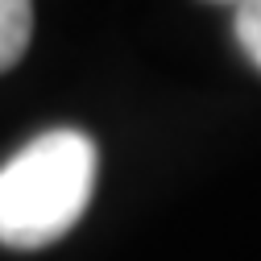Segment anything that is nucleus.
<instances>
[{
  "mask_svg": "<svg viewBox=\"0 0 261 261\" xmlns=\"http://www.w3.org/2000/svg\"><path fill=\"white\" fill-rule=\"evenodd\" d=\"M100 153L79 128H50L0 166V245L46 249L87 212Z\"/></svg>",
  "mask_w": 261,
  "mask_h": 261,
  "instance_id": "1",
  "label": "nucleus"
},
{
  "mask_svg": "<svg viewBox=\"0 0 261 261\" xmlns=\"http://www.w3.org/2000/svg\"><path fill=\"white\" fill-rule=\"evenodd\" d=\"M34 38V0H0V71L21 62Z\"/></svg>",
  "mask_w": 261,
  "mask_h": 261,
  "instance_id": "2",
  "label": "nucleus"
},
{
  "mask_svg": "<svg viewBox=\"0 0 261 261\" xmlns=\"http://www.w3.org/2000/svg\"><path fill=\"white\" fill-rule=\"evenodd\" d=\"M232 9H237V17H232L237 42L249 54V62L261 71V0H237Z\"/></svg>",
  "mask_w": 261,
  "mask_h": 261,
  "instance_id": "3",
  "label": "nucleus"
},
{
  "mask_svg": "<svg viewBox=\"0 0 261 261\" xmlns=\"http://www.w3.org/2000/svg\"><path fill=\"white\" fill-rule=\"evenodd\" d=\"M216 5H237V0H216Z\"/></svg>",
  "mask_w": 261,
  "mask_h": 261,
  "instance_id": "4",
  "label": "nucleus"
}]
</instances>
